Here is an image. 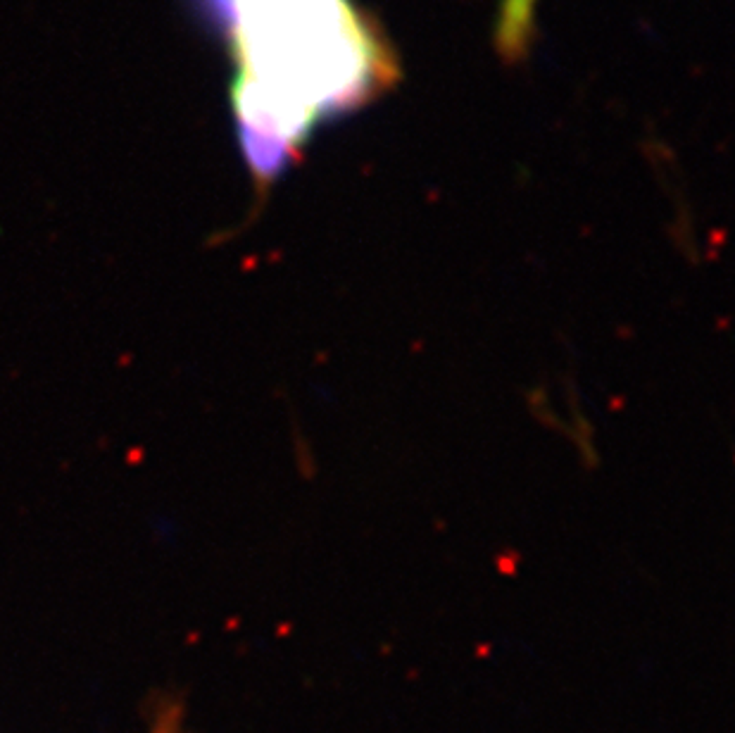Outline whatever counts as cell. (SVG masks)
<instances>
[{
	"mask_svg": "<svg viewBox=\"0 0 735 733\" xmlns=\"http://www.w3.org/2000/svg\"><path fill=\"white\" fill-rule=\"evenodd\" d=\"M236 60L231 105L243 160L267 188L317 124L386 91L395 60L353 0H191Z\"/></svg>",
	"mask_w": 735,
	"mask_h": 733,
	"instance_id": "cell-1",
	"label": "cell"
},
{
	"mask_svg": "<svg viewBox=\"0 0 735 733\" xmlns=\"http://www.w3.org/2000/svg\"><path fill=\"white\" fill-rule=\"evenodd\" d=\"M535 0H502L500 21H497V46L502 55L514 60L521 58L529 46L533 29Z\"/></svg>",
	"mask_w": 735,
	"mask_h": 733,
	"instance_id": "cell-2",
	"label": "cell"
}]
</instances>
